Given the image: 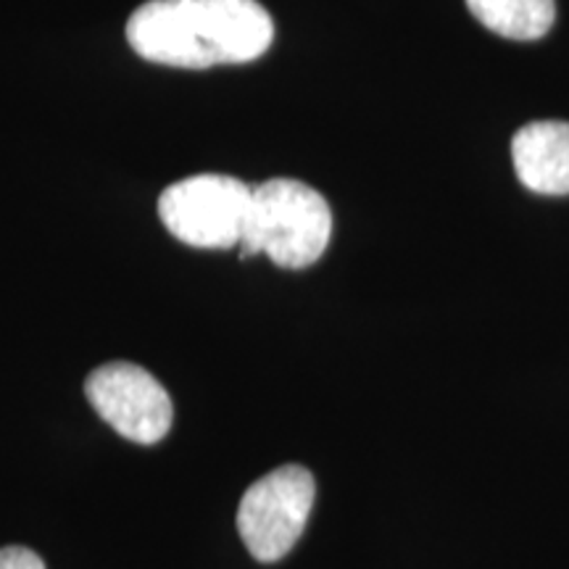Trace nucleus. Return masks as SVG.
Returning a JSON list of instances; mask_svg holds the SVG:
<instances>
[{
    "instance_id": "obj_1",
    "label": "nucleus",
    "mask_w": 569,
    "mask_h": 569,
    "mask_svg": "<svg viewBox=\"0 0 569 569\" xmlns=\"http://www.w3.org/2000/svg\"><path fill=\"white\" fill-rule=\"evenodd\" d=\"M272 38V17L256 0H148L127 21L140 59L177 69L256 61Z\"/></svg>"
},
{
    "instance_id": "obj_3",
    "label": "nucleus",
    "mask_w": 569,
    "mask_h": 569,
    "mask_svg": "<svg viewBox=\"0 0 569 569\" xmlns=\"http://www.w3.org/2000/svg\"><path fill=\"white\" fill-rule=\"evenodd\" d=\"M253 206V188L227 174H196L169 184L159 198L163 227L193 248L243 243Z\"/></svg>"
},
{
    "instance_id": "obj_6",
    "label": "nucleus",
    "mask_w": 569,
    "mask_h": 569,
    "mask_svg": "<svg viewBox=\"0 0 569 569\" xmlns=\"http://www.w3.org/2000/svg\"><path fill=\"white\" fill-rule=\"evenodd\" d=\"M515 172L538 196H569V122H532L511 140Z\"/></svg>"
},
{
    "instance_id": "obj_5",
    "label": "nucleus",
    "mask_w": 569,
    "mask_h": 569,
    "mask_svg": "<svg viewBox=\"0 0 569 569\" xmlns=\"http://www.w3.org/2000/svg\"><path fill=\"white\" fill-rule=\"evenodd\" d=\"M84 396L98 417L132 443H159L172 427V398L148 369L130 361H111L90 372Z\"/></svg>"
},
{
    "instance_id": "obj_4",
    "label": "nucleus",
    "mask_w": 569,
    "mask_h": 569,
    "mask_svg": "<svg viewBox=\"0 0 569 569\" xmlns=\"http://www.w3.org/2000/svg\"><path fill=\"white\" fill-rule=\"evenodd\" d=\"M315 475L301 465H282L256 480L240 498L238 532L256 561H280L303 536L315 507Z\"/></svg>"
},
{
    "instance_id": "obj_8",
    "label": "nucleus",
    "mask_w": 569,
    "mask_h": 569,
    "mask_svg": "<svg viewBox=\"0 0 569 569\" xmlns=\"http://www.w3.org/2000/svg\"><path fill=\"white\" fill-rule=\"evenodd\" d=\"M0 569H46V561L24 546H6L0 549Z\"/></svg>"
},
{
    "instance_id": "obj_7",
    "label": "nucleus",
    "mask_w": 569,
    "mask_h": 569,
    "mask_svg": "<svg viewBox=\"0 0 569 569\" xmlns=\"http://www.w3.org/2000/svg\"><path fill=\"white\" fill-rule=\"evenodd\" d=\"M472 17L509 40H540L557 19V0H467Z\"/></svg>"
},
{
    "instance_id": "obj_2",
    "label": "nucleus",
    "mask_w": 569,
    "mask_h": 569,
    "mask_svg": "<svg viewBox=\"0 0 569 569\" xmlns=\"http://www.w3.org/2000/svg\"><path fill=\"white\" fill-rule=\"evenodd\" d=\"M332 238V211L322 193L298 180L253 188L240 259L267 253L282 269H306L322 259Z\"/></svg>"
}]
</instances>
